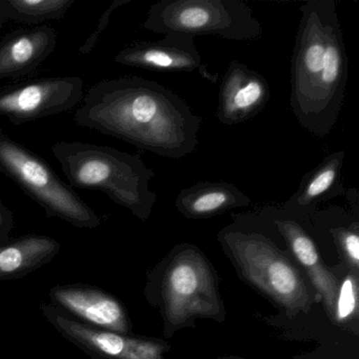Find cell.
Masks as SVG:
<instances>
[{
	"label": "cell",
	"instance_id": "44dd1931",
	"mask_svg": "<svg viewBox=\"0 0 359 359\" xmlns=\"http://www.w3.org/2000/svg\"><path fill=\"white\" fill-rule=\"evenodd\" d=\"M130 1H131V0H114V1L111 4L110 7H109L108 9L102 13V15L100 16V22H98L97 27H96V30L94 31V32L92 33L87 39H86L85 43H83V46L79 48V51H77V54H79V55H88V54H90L93 51L100 35L104 33L107 27L110 24L112 14L114 13L117 9H119V8L129 4Z\"/></svg>",
	"mask_w": 359,
	"mask_h": 359
},
{
	"label": "cell",
	"instance_id": "7402d4cb",
	"mask_svg": "<svg viewBox=\"0 0 359 359\" xmlns=\"http://www.w3.org/2000/svg\"><path fill=\"white\" fill-rule=\"evenodd\" d=\"M14 228L13 213L9 208L4 205L0 199V245L10 241L12 230Z\"/></svg>",
	"mask_w": 359,
	"mask_h": 359
},
{
	"label": "cell",
	"instance_id": "d6986e66",
	"mask_svg": "<svg viewBox=\"0 0 359 359\" xmlns=\"http://www.w3.org/2000/svg\"><path fill=\"white\" fill-rule=\"evenodd\" d=\"M357 279L354 275H348L344 283L339 285L337 299H336L335 314L334 319L338 323L350 319L357 312Z\"/></svg>",
	"mask_w": 359,
	"mask_h": 359
},
{
	"label": "cell",
	"instance_id": "8992f818",
	"mask_svg": "<svg viewBox=\"0 0 359 359\" xmlns=\"http://www.w3.org/2000/svg\"><path fill=\"white\" fill-rule=\"evenodd\" d=\"M0 172L15 182L48 218L58 217L81 229L97 228L100 217L49 163L0 129Z\"/></svg>",
	"mask_w": 359,
	"mask_h": 359
},
{
	"label": "cell",
	"instance_id": "ac0fdd59",
	"mask_svg": "<svg viewBox=\"0 0 359 359\" xmlns=\"http://www.w3.org/2000/svg\"><path fill=\"white\" fill-rule=\"evenodd\" d=\"M75 0H0V10L7 20L37 25L60 20Z\"/></svg>",
	"mask_w": 359,
	"mask_h": 359
},
{
	"label": "cell",
	"instance_id": "277c9868",
	"mask_svg": "<svg viewBox=\"0 0 359 359\" xmlns=\"http://www.w3.org/2000/svg\"><path fill=\"white\" fill-rule=\"evenodd\" d=\"M142 28L157 34L216 36L232 41L262 39V24L243 0H161Z\"/></svg>",
	"mask_w": 359,
	"mask_h": 359
},
{
	"label": "cell",
	"instance_id": "6da1fadb",
	"mask_svg": "<svg viewBox=\"0 0 359 359\" xmlns=\"http://www.w3.org/2000/svg\"><path fill=\"white\" fill-rule=\"evenodd\" d=\"M74 119L81 127L171 159L196 151L203 123L175 92L137 76L106 79L92 86Z\"/></svg>",
	"mask_w": 359,
	"mask_h": 359
},
{
	"label": "cell",
	"instance_id": "ffe728a7",
	"mask_svg": "<svg viewBox=\"0 0 359 359\" xmlns=\"http://www.w3.org/2000/svg\"><path fill=\"white\" fill-rule=\"evenodd\" d=\"M329 232L335 238L336 243L348 262L354 268H357L359 262V235L357 222L354 220L348 226H331Z\"/></svg>",
	"mask_w": 359,
	"mask_h": 359
},
{
	"label": "cell",
	"instance_id": "7a4b0ae2",
	"mask_svg": "<svg viewBox=\"0 0 359 359\" xmlns=\"http://www.w3.org/2000/svg\"><path fill=\"white\" fill-rule=\"evenodd\" d=\"M348 79V58L335 0H309L291 60L290 104L300 127L325 137L337 123Z\"/></svg>",
	"mask_w": 359,
	"mask_h": 359
},
{
	"label": "cell",
	"instance_id": "30bf717a",
	"mask_svg": "<svg viewBox=\"0 0 359 359\" xmlns=\"http://www.w3.org/2000/svg\"><path fill=\"white\" fill-rule=\"evenodd\" d=\"M54 308L94 329L130 334L131 321L121 300L100 287L83 283L56 285L49 291Z\"/></svg>",
	"mask_w": 359,
	"mask_h": 359
},
{
	"label": "cell",
	"instance_id": "5bb4252c",
	"mask_svg": "<svg viewBox=\"0 0 359 359\" xmlns=\"http://www.w3.org/2000/svg\"><path fill=\"white\" fill-rule=\"evenodd\" d=\"M56 43L57 32L49 26L9 33L0 43V79L30 74L53 53Z\"/></svg>",
	"mask_w": 359,
	"mask_h": 359
},
{
	"label": "cell",
	"instance_id": "9a60e30c",
	"mask_svg": "<svg viewBox=\"0 0 359 359\" xmlns=\"http://www.w3.org/2000/svg\"><path fill=\"white\" fill-rule=\"evenodd\" d=\"M344 157V151L327 155L302 177L297 190L283 203V209L308 217L317 211L321 203L344 195L346 189L342 176Z\"/></svg>",
	"mask_w": 359,
	"mask_h": 359
},
{
	"label": "cell",
	"instance_id": "52a82bcc",
	"mask_svg": "<svg viewBox=\"0 0 359 359\" xmlns=\"http://www.w3.org/2000/svg\"><path fill=\"white\" fill-rule=\"evenodd\" d=\"M163 300L165 316L173 325L193 317L220 314L213 275L196 248H182L172 260L163 278Z\"/></svg>",
	"mask_w": 359,
	"mask_h": 359
},
{
	"label": "cell",
	"instance_id": "3957f363",
	"mask_svg": "<svg viewBox=\"0 0 359 359\" xmlns=\"http://www.w3.org/2000/svg\"><path fill=\"white\" fill-rule=\"evenodd\" d=\"M52 153L71 186L102 191L140 219L152 213L157 194L150 184L155 174L140 154L81 142H56Z\"/></svg>",
	"mask_w": 359,
	"mask_h": 359
},
{
	"label": "cell",
	"instance_id": "e0dca14e",
	"mask_svg": "<svg viewBox=\"0 0 359 359\" xmlns=\"http://www.w3.org/2000/svg\"><path fill=\"white\" fill-rule=\"evenodd\" d=\"M60 243L47 235L29 234L0 245V280L22 278L49 264Z\"/></svg>",
	"mask_w": 359,
	"mask_h": 359
},
{
	"label": "cell",
	"instance_id": "4fadbf2b",
	"mask_svg": "<svg viewBox=\"0 0 359 359\" xmlns=\"http://www.w3.org/2000/svg\"><path fill=\"white\" fill-rule=\"evenodd\" d=\"M264 213L270 217V222L285 238L296 259L306 269L313 285L325 300L330 317L334 319L339 283L323 264L314 241L302 224V216L278 208H268Z\"/></svg>",
	"mask_w": 359,
	"mask_h": 359
},
{
	"label": "cell",
	"instance_id": "ba28073f",
	"mask_svg": "<svg viewBox=\"0 0 359 359\" xmlns=\"http://www.w3.org/2000/svg\"><path fill=\"white\" fill-rule=\"evenodd\" d=\"M83 97L81 77L35 79L0 91V117L20 126L72 110Z\"/></svg>",
	"mask_w": 359,
	"mask_h": 359
},
{
	"label": "cell",
	"instance_id": "7c38bea8",
	"mask_svg": "<svg viewBox=\"0 0 359 359\" xmlns=\"http://www.w3.org/2000/svg\"><path fill=\"white\" fill-rule=\"evenodd\" d=\"M270 97V86L262 74L232 60L220 83L216 117L224 126L245 123L264 110Z\"/></svg>",
	"mask_w": 359,
	"mask_h": 359
},
{
	"label": "cell",
	"instance_id": "5b68a950",
	"mask_svg": "<svg viewBox=\"0 0 359 359\" xmlns=\"http://www.w3.org/2000/svg\"><path fill=\"white\" fill-rule=\"evenodd\" d=\"M243 275L287 310L290 316L310 310L304 279L270 237L256 230L228 228L220 235Z\"/></svg>",
	"mask_w": 359,
	"mask_h": 359
},
{
	"label": "cell",
	"instance_id": "2e32d148",
	"mask_svg": "<svg viewBox=\"0 0 359 359\" xmlns=\"http://www.w3.org/2000/svg\"><path fill=\"white\" fill-rule=\"evenodd\" d=\"M251 203V198L235 184L222 182H197L182 189L175 199L180 213L192 219L213 217Z\"/></svg>",
	"mask_w": 359,
	"mask_h": 359
},
{
	"label": "cell",
	"instance_id": "9c48e42d",
	"mask_svg": "<svg viewBox=\"0 0 359 359\" xmlns=\"http://www.w3.org/2000/svg\"><path fill=\"white\" fill-rule=\"evenodd\" d=\"M41 310L65 339L93 359H163L165 346L159 342L88 327L46 302Z\"/></svg>",
	"mask_w": 359,
	"mask_h": 359
},
{
	"label": "cell",
	"instance_id": "603a6c76",
	"mask_svg": "<svg viewBox=\"0 0 359 359\" xmlns=\"http://www.w3.org/2000/svg\"><path fill=\"white\" fill-rule=\"evenodd\" d=\"M7 22V18H5L3 12H1V10H0V31L3 30L4 26H5V24Z\"/></svg>",
	"mask_w": 359,
	"mask_h": 359
},
{
	"label": "cell",
	"instance_id": "8fae6325",
	"mask_svg": "<svg viewBox=\"0 0 359 359\" xmlns=\"http://www.w3.org/2000/svg\"><path fill=\"white\" fill-rule=\"evenodd\" d=\"M114 62L121 66L155 72H198L212 83L217 81V76L212 74L203 65L195 46V37L190 35L171 33L159 41H136L121 50Z\"/></svg>",
	"mask_w": 359,
	"mask_h": 359
}]
</instances>
